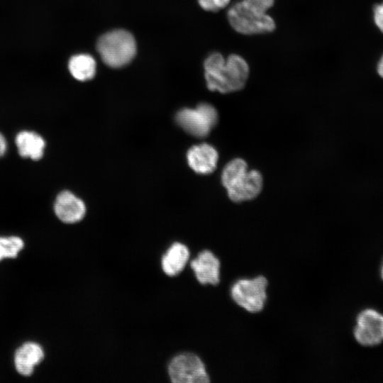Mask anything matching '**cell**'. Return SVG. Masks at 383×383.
I'll return each instance as SVG.
<instances>
[{
	"mask_svg": "<svg viewBox=\"0 0 383 383\" xmlns=\"http://www.w3.org/2000/svg\"><path fill=\"white\" fill-rule=\"evenodd\" d=\"M354 337L363 346H374L383 341V315L368 309L357 316Z\"/></svg>",
	"mask_w": 383,
	"mask_h": 383,
	"instance_id": "ba28073f",
	"label": "cell"
},
{
	"mask_svg": "<svg viewBox=\"0 0 383 383\" xmlns=\"http://www.w3.org/2000/svg\"><path fill=\"white\" fill-rule=\"evenodd\" d=\"M54 211L57 218L66 223L81 221L86 213L84 201L70 191H62L56 197Z\"/></svg>",
	"mask_w": 383,
	"mask_h": 383,
	"instance_id": "30bf717a",
	"label": "cell"
},
{
	"mask_svg": "<svg viewBox=\"0 0 383 383\" xmlns=\"http://www.w3.org/2000/svg\"><path fill=\"white\" fill-rule=\"evenodd\" d=\"M373 18L376 26L383 33V2L374 7Z\"/></svg>",
	"mask_w": 383,
	"mask_h": 383,
	"instance_id": "ac0fdd59",
	"label": "cell"
},
{
	"mask_svg": "<svg viewBox=\"0 0 383 383\" xmlns=\"http://www.w3.org/2000/svg\"><path fill=\"white\" fill-rule=\"evenodd\" d=\"M221 182L229 198L235 202L250 200L256 197L262 187L261 174L255 170L248 171L245 160L235 158L224 167Z\"/></svg>",
	"mask_w": 383,
	"mask_h": 383,
	"instance_id": "6da1fadb",
	"label": "cell"
},
{
	"mask_svg": "<svg viewBox=\"0 0 383 383\" xmlns=\"http://www.w3.org/2000/svg\"><path fill=\"white\" fill-rule=\"evenodd\" d=\"M24 245L18 236L0 237V261L6 257H16Z\"/></svg>",
	"mask_w": 383,
	"mask_h": 383,
	"instance_id": "2e32d148",
	"label": "cell"
},
{
	"mask_svg": "<svg viewBox=\"0 0 383 383\" xmlns=\"http://www.w3.org/2000/svg\"><path fill=\"white\" fill-rule=\"evenodd\" d=\"M227 17L232 28L245 35L272 32L275 28V22L270 15L243 0L235 3L228 9Z\"/></svg>",
	"mask_w": 383,
	"mask_h": 383,
	"instance_id": "5b68a950",
	"label": "cell"
},
{
	"mask_svg": "<svg viewBox=\"0 0 383 383\" xmlns=\"http://www.w3.org/2000/svg\"><path fill=\"white\" fill-rule=\"evenodd\" d=\"M249 72L246 60L239 55L232 54L226 59L225 65L221 70L205 72V79L210 90L230 93L245 86Z\"/></svg>",
	"mask_w": 383,
	"mask_h": 383,
	"instance_id": "3957f363",
	"label": "cell"
},
{
	"mask_svg": "<svg viewBox=\"0 0 383 383\" xmlns=\"http://www.w3.org/2000/svg\"><path fill=\"white\" fill-rule=\"evenodd\" d=\"M200 6L209 11H216L218 9L217 8L214 0H198Z\"/></svg>",
	"mask_w": 383,
	"mask_h": 383,
	"instance_id": "d6986e66",
	"label": "cell"
},
{
	"mask_svg": "<svg viewBox=\"0 0 383 383\" xmlns=\"http://www.w3.org/2000/svg\"><path fill=\"white\" fill-rule=\"evenodd\" d=\"M189 167L196 173L210 174L216 167L218 154L211 145L201 143L192 146L187 154Z\"/></svg>",
	"mask_w": 383,
	"mask_h": 383,
	"instance_id": "8fae6325",
	"label": "cell"
},
{
	"mask_svg": "<svg viewBox=\"0 0 383 383\" xmlns=\"http://www.w3.org/2000/svg\"><path fill=\"white\" fill-rule=\"evenodd\" d=\"M248 5L257 9L259 11L267 13L273 6L274 0H243Z\"/></svg>",
	"mask_w": 383,
	"mask_h": 383,
	"instance_id": "e0dca14e",
	"label": "cell"
},
{
	"mask_svg": "<svg viewBox=\"0 0 383 383\" xmlns=\"http://www.w3.org/2000/svg\"><path fill=\"white\" fill-rule=\"evenodd\" d=\"M230 1L231 0H214V2L218 9L227 6Z\"/></svg>",
	"mask_w": 383,
	"mask_h": 383,
	"instance_id": "44dd1931",
	"label": "cell"
},
{
	"mask_svg": "<svg viewBox=\"0 0 383 383\" xmlns=\"http://www.w3.org/2000/svg\"><path fill=\"white\" fill-rule=\"evenodd\" d=\"M96 64L92 56L85 53L72 55L67 62V70L77 81L84 82L92 79L96 74Z\"/></svg>",
	"mask_w": 383,
	"mask_h": 383,
	"instance_id": "9a60e30c",
	"label": "cell"
},
{
	"mask_svg": "<svg viewBox=\"0 0 383 383\" xmlns=\"http://www.w3.org/2000/svg\"><path fill=\"white\" fill-rule=\"evenodd\" d=\"M44 357L43 348L37 343H26L16 350L14 356L15 367L18 373L30 376L34 367Z\"/></svg>",
	"mask_w": 383,
	"mask_h": 383,
	"instance_id": "7c38bea8",
	"label": "cell"
},
{
	"mask_svg": "<svg viewBox=\"0 0 383 383\" xmlns=\"http://www.w3.org/2000/svg\"><path fill=\"white\" fill-rule=\"evenodd\" d=\"M7 150V142L4 135L0 133V157L4 156Z\"/></svg>",
	"mask_w": 383,
	"mask_h": 383,
	"instance_id": "ffe728a7",
	"label": "cell"
},
{
	"mask_svg": "<svg viewBox=\"0 0 383 383\" xmlns=\"http://www.w3.org/2000/svg\"><path fill=\"white\" fill-rule=\"evenodd\" d=\"M268 280L263 275L243 277L235 281L230 288L233 302L250 313L261 312L267 300Z\"/></svg>",
	"mask_w": 383,
	"mask_h": 383,
	"instance_id": "277c9868",
	"label": "cell"
},
{
	"mask_svg": "<svg viewBox=\"0 0 383 383\" xmlns=\"http://www.w3.org/2000/svg\"><path fill=\"white\" fill-rule=\"evenodd\" d=\"M377 71L378 74L383 78V55L377 63Z\"/></svg>",
	"mask_w": 383,
	"mask_h": 383,
	"instance_id": "7402d4cb",
	"label": "cell"
},
{
	"mask_svg": "<svg viewBox=\"0 0 383 383\" xmlns=\"http://www.w3.org/2000/svg\"><path fill=\"white\" fill-rule=\"evenodd\" d=\"M190 267L197 281L203 285H217L221 282V262L211 250H204L191 261Z\"/></svg>",
	"mask_w": 383,
	"mask_h": 383,
	"instance_id": "9c48e42d",
	"label": "cell"
},
{
	"mask_svg": "<svg viewBox=\"0 0 383 383\" xmlns=\"http://www.w3.org/2000/svg\"><path fill=\"white\" fill-rule=\"evenodd\" d=\"M190 256L188 248L183 243H174L161 260L163 272L168 276L179 274L187 265Z\"/></svg>",
	"mask_w": 383,
	"mask_h": 383,
	"instance_id": "5bb4252c",
	"label": "cell"
},
{
	"mask_svg": "<svg viewBox=\"0 0 383 383\" xmlns=\"http://www.w3.org/2000/svg\"><path fill=\"white\" fill-rule=\"evenodd\" d=\"M96 49L106 65L118 68L133 60L136 53V43L131 33L117 29L102 35L97 40Z\"/></svg>",
	"mask_w": 383,
	"mask_h": 383,
	"instance_id": "7a4b0ae2",
	"label": "cell"
},
{
	"mask_svg": "<svg viewBox=\"0 0 383 383\" xmlns=\"http://www.w3.org/2000/svg\"><path fill=\"white\" fill-rule=\"evenodd\" d=\"M168 374L173 383H208L210 377L201 359L192 353H184L172 359Z\"/></svg>",
	"mask_w": 383,
	"mask_h": 383,
	"instance_id": "52a82bcc",
	"label": "cell"
},
{
	"mask_svg": "<svg viewBox=\"0 0 383 383\" xmlns=\"http://www.w3.org/2000/svg\"><path fill=\"white\" fill-rule=\"evenodd\" d=\"M381 276H382V278L383 279V263H382V268H381Z\"/></svg>",
	"mask_w": 383,
	"mask_h": 383,
	"instance_id": "603a6c76",
	"label": "cell"
},
{
	"mask_svg": "<svg viewBox=\"0 0 383 383\" xmlns=\"http://www.w3.org/2000/svg\"><path fill=\"white\" fill-rule=\"evenodd\" d=\"M175 118L185 132L196 138H204L216 125L218 116L212 105L201 103L196 109L184 108L179 110Z\"/></svg>",
	"mask_w": 383,
	"mask_h": 383,
	"instance_id": "8992f818",
	"label": "cell"
},
{
	"mask_svg": "<svg viewBox=\"0 0 383 383\" xmlns=\"http://www.w3.org/2000/svg\"><path fill=\"white\" fill-rule=\"evenodd\" d=\"M18 154L25 158L39 160L44 154L45 141L38 133L30 131L19 132L15 138Z\"/></svg>",
	"mask_w": 383,
	"mask_h": 383,
	"instance_id": "4fadbf2b",
	"label": "cell"
}]
</instances>
